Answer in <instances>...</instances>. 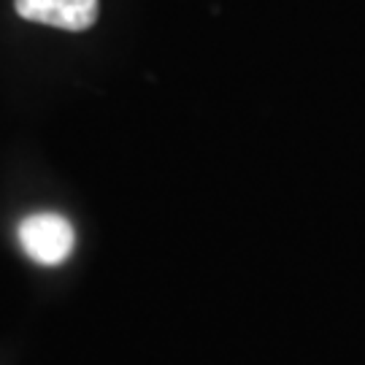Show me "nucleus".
Returning a JSON list of instances; mask_svg holds the SVG:
<instances>
[{
  "label": "nucleus",
  "mask_w": 365,
  "mask_h": 365,
  "mask_svg": "<svg viewBox=\"0 0 365 365\" xmlns=\"http://www.w3.org/2000/svg\"><path fill=\"white\" fill-rule=\"evenodd\" d=\"M19 235V247L25 249V255L38 265H60L71 257L76 233L73 225L54 211H38L30 214L19 222L16 227Z\"/></svg>",
  "instance_id": "f257e3e1"
},
{
  "label": "nucleus",
  "mask_w": 365,
  "mask_h": 365,
  "mask_svg": "<svg viewBox=\"0 0 365 365\" xmlns=\"http://www.w3.org/2000/svg\"><path fill=\"white\" fill-rule=\"evenodd\" d=\"M14 9L27 22L81 33L98 22L101 0H14Z\"/></svg>",
  "instance_id": "f03ea898"
}]
</instances>
